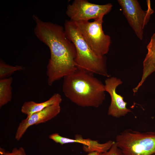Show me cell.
<instances>
[{"label": "cell", "mask_w": 155, "mask_h": 155, "mask_svg": "<svg viewBox=\"0 0 155 155\" xmlns=\"http://www.w3.org/2000/svg\"><path fill=\"white\" fill-rule=\"evenodd\" d=\"M122 83L120 79L115 77H108L105 81V91L109 94L111 98L108 115L117 118L124 116L131 111L127 108V103L124 100L123 97L116 92L117 87Z\"/></svg>", "instance_id": "obj_8"}, {"label": "cell", "mask_w": 155, "mask_h": 155, "mask_svg": "<svg viewBox=\"0 0 155 155\" xmlns=\"http://www.w3.org/2000/svg\"><path fill=\"white\" fill-rule=\"evenodd\" d=\"M62 101L61 96L59 93H56L48 100L43 102L37 103L32 101L25 102L21 107V111L27 115V116H29L50 106L57 103L60 104Z\"/></svg>", "instance_id": "obj_11"}, {"label": "cell", "mask_w": 155, "mask_h": 155, "mask_svg": "<svg viewBox=\"0 0 155 155\" xmlns=\"http://www.w3.org/2000/svg\"><path fill=\"white\" fill-rule=\"evenodd\" d=\"M64 29L66 37L75 47V61L77 69L110 77L107 69L106 57L98 56L94 53L83 38L75 23L66 20Z\"/></svg>", "instance_id": "obj_3"}, {"label": "cell", "mask_w": 155, "mask_h": 155, "mask_svg": "<svg viewBox=\"0 0 155 155\" xmlns=\"http://www.w3.org/2000/svg\"><path fill=\"white\" fill-rule=\"evenodd\" d=\"M112 5L108 3L98 5L91 3L86 0H75L68 5L67 16L73 22L95 20L104 16L111 10Z\"/></svg>", "instance_id": "obj_7"}, {"label": "cell", "mask_w": 155, "mask_h": 155, "mask_svg": "<svg viewBox=\"0 0 155 155\" xmlns=\"http://www.w3.org/2000/svg\"><path fill=\"white\" fill-rule=\"evenodd\" d=\"M103 17L91 22L88 21L74 22L87 43L99 57L108 53L111 42L110 37L105 34L102 29Z\"/></svg>", "instance_id": "obj_5"}, {"label": "cell", "mask_w": 155, "mask_h": 155, "mask_svg": "<svg viewBox=\"0 0 155 155\" xmlns=\"http://www.w3.org/2000/svg\"><path fill=\"white\" fill-rule=\"evenodd\" d=\"M94 74L77 69L65 77L62 91L65 96L80 106L99 107L105 99L104 85Z\"/></svg>", "instance_id": "obj_2"}, {"label": "cell", "mask_w": 155, "mask_h": 155, "mask_svg": "<svg viewBox=\"0 0 155 155\" xmlns=\"http://www.w3.org/2000/svg\"><path fill=\"white\" fill-rule=\"evenodd\" d=\"M152 155H155V153H154V154H152Z\"/></svg>", "instance_id": "obj_18"}, {"label": "cell", "mask_w": 155, "mask_h": 155, "mask_svg": "<svg viewBox=\"0 0 155 155\" xmlns=\"http://www.w3.org/2000/svg\"><path fill=\"white\" fill-rule=\"evenodd\" d=\"M116 142L123 155L155 153V132H141L128 129L117 135Z\"/></svg>", "instance_id": "obj_4"}, {"label": "cell", "mask_w": 155, "mask_h": 155, "mask_svg": "<svg viewBox=\"0 0 155 155\" xmlns=\"http://www.w3.org/2000/svg\"><path fill=\"white\" fill-rule=\"evenodd\" d=\"M59 103L48 106L43 110L34 113L22 120L17 128L15 138L19 141L28 129L34 125L43 123L55 117L60 113L61 110Z\"/></svg>", "instance_id": "obj_9"}, {"label": "cell", "mask_w": 155, "mask_h": 155, "mask_svg": "<svg viewBox=\"0 0 155 155\" xmlns=\"http://www.w3.org/2000/svg\"><path fill=\"white\" fill-rule=\"evenodd\" d=\"M123 13L129 25L141 40L143 38V30L149 22L151 15L154 12L150 0H147V9L143 10L136 0H118Z\"/></svg>", "instance_id": "obj_6"}, {"label": "cell", "mask_w": 155, "mask_h": 155, "mask_svg": "<svg viewBox=\"0 0 155 155\" xmlns=\"http://www.w3.org/2000/svg\"><path fill=\"white\" fill-rule=\"evenodd\" d=\"M148 53L143 62V71L141 80L136 87L138 89L146 78L155 71V33L147 46Z\"/></svg>", "instance_id": "obj_10"}, {"label": "cell", "mask_w": 155, "mask_h": 155, "mask_svg": "<svg viewBox=\"0 0 155 155\" xmlns=\"http://www.w3.org/2000/svg\"><path fill=\"white\" fill-rule=\"evenodd\" d=\"M100 155H123L122 151L118 147L115 142L107 151L101 153Z\"/></svg>", "instance_id": "obj_16"}, {"label": "cell", "mask_w": 155, "mask_h": 155, "mask_svg": "<svg viewBox=\"0 0 155 155\" xmlns=\"http://www.w3.org/2000/svg\"><path fill=\"white\" fill-rule=\"evenodd\" d=\"M12 77L0 80V107L10 102L12 98Z\"/></svg>", "instance_id": "obj_13"}, {"label": "cell", "mask_w": 155, "mask_h": 155, "mask_svg": "<svg viewBox=\"0 0 155 155\" xmlns=\"http://www.w3.org/2000/svg\"><path fill=\"white\" fill-rule=\"evenodd\" d=\"M0 155H26L25 150L22 147H20L18 148L15 147L10 152L0 148Z\"/></svg>", "instance_id": "obj_15"}, {"label": "cell", "mask_w": 155, "mask_h": 155, "mask_svg": "<svg viewBox=\"0 0 155 155\" xmlns=\"http://www.w3.org/2000/svg\"><path fill=\"white\" fill-rule=\"evenodd\" d=\"M101 153L98 152L94 151L89 153L87 155H100Z\"/></svg>", "instance_id": "obj_17"}, {"label": "cell", "mask_w": 155, "mask_h": 155, "mask_svg": "<svg viewBox=\"0 0 155 155\" xmlns=\"http://www.w3.org/2000/svg\"><path fill=\"white\" fill-rule=\"evenodd\" d=\"M33 18L36 24L35 34L50 50L51 57L47 65L46 75L48 84L51 86L77 70L75 61V47L66 37L62 26L44 22L34 15Z\"/></svg>", "instance_id": "obj_1"}, {"label": "cell", "mask_w": 155, "mask_h": 155, "mask_svg": "<svg viewBox=\"0 0 155 155\" xmlns=\"http://www.w3.org/2000/svg\"><path fill=\"white\" fill-rule=\"evenodd\" d=\"M74 139L76 140L77 143L83 145V150L88 153L94 151L102 153L106 152L109 150L115 142L109 140L105 143L100 144L97 140L84 139L82 135L78 134L75 136Z\"/></svg>", "instance_id": "obj_12"}, {"label": "cell", "mask_w": 155, "mask_h": 155, "mask_svg": "<svg viewBox=\"0 0 155 155\" xmlns=\"http://www.w3.org/2000/svg\"><path fill=\"white\" fill-rule=\"evenodd\" d=\"M24 68L22 66L16 65L12 66L5 63L1 59L0 61V79L8 78L13 73L17 71L24 70Z\"/></svg>", "instance_id": "obj_14"}]
</instances>
